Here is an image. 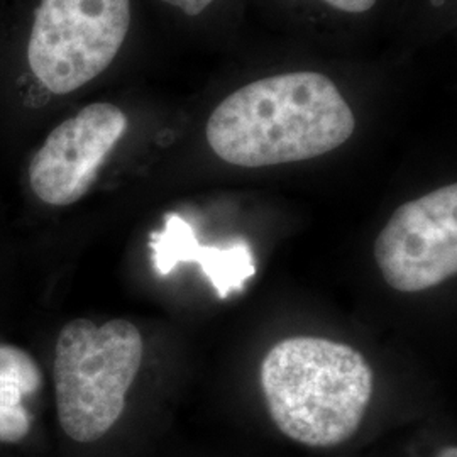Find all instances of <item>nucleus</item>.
<instances>
[{
	"instance_id": "7",
	"label": "nucleus",
	"mask_w": 457,
	"mask_h": 457,
	"mask_svg": "<svg viewBox=\"0 0 457 457\" xmlns=\"http://www.w3.org/2000/svg\"><path fill=\"white\" fill-rule=\"evenodd\" d=\"M153 262L160 275H168L179 262H196L220 298L241 292L254 277V262L245 243L200 247L192 228L175 213L168 215L164 230L153 234Z\"/></svg>"
},
{
	"instance_id": "9",
	"label": "nucleus",
	"mask_w": 457,
	"mask_h": 457,
	"mask_svg": "<svg viewBox=\"0 0 457 457\" xmlns=\"http://www.w3.org/2000/svg\"><path fill=\"white\" fill-rule=\"evenodd\" d=\"M22 396L16 388L0 385V442L22 441L31 428Z\"/></svg>"
},
{
	"instance_id": "10",
	"label": "nucleus",
	"mask_w": 457,
	"mask_h": 457,
	"mask_svg": "<svg viewBox=\"0 0 457 457\" xmlns=\"http://www.w3.org/2000/svg\"><path fill=\"white\" fill-rule=\"evenodd\" d=\"M327 5L349 12V14H361V12H368L370 9L375 7L376 0H322Z\"/></svg>"
},
{
	"instance_id": "8",
	"label": "nucleus",
	"mask_w": 457,
	"mask_h": 457,
	"mask_svg": "<svg viewBox=\"0 0 457 457\" xmlns=\"http://www.w3.org/2000/svg\"><path fill=\"white\" fill-rule=\"evenodd\" d=\"M41 373L36 361L16 345H0V385L12 386L22 395L37 392Z\"/></svg>"
},
{
	"instance_id": "3",
	"label": "nucleus",
	"mask_w": 457,
	"mask_h": 457,
	"mask_svg": "<svg viewBox=\"0 0 457 457\" xmlns=\"http://www.w3.org/2000/svg\"><path fill=\"white\" fill-rule=\"evenodd\" d=\"M143 351L139 328L124 319L102 326L77 319L62 328L53 376L58 419L70 439L90 444L114 427L126 409Z\"/></svg>"
},
{
	"instance_id": "6",
	"label": "nucleus",
	"mask_w": 457,
	"mask_h": 457,
	"mask_svg": "<svg viewBox=\"0 0 457 457\" xmlns=\"http://www.w3.org/2000/svg\"><path fill=\"white\" fill-rule=\"evenodd\" d=\"M128 131V117L112 104H92L53 129L29 164L34 194L48 205L79 202Z\"/></svg>"
},
{
	"instance_id": "11",
	"label": "nucleus",
	"mask_w": 457,
	"mask_h": 457,
	"mask_svg": "<svg viewBox=\"0 0 457 457\" xmlns=\"http://www.w3.org/2000/svg\"><path fill=\"white\" fill-rule=\"evenodd\" d=\"M168 5H173L183 11L187 16H200L209 5H212L215 0H162Z\"/></svg>"
},
{
	"instance_id": "1",
	"label": "nucleus",
	"mask_w": 457,
	"mask_h": 457,
	"mask_svg": "<svg viewBox=\"0 0 457 457\" xmlns=\"http://www.w3.org/2000/svg\"><path fill=\"white\" fill-rule=\"evenodd\" d=\"M356 117L326 75L295 71L247 83L207 120V143L228 164L262 168L327 154L354 134Z\"/></svg>"
},
{
	"instance_id": "5",
	"label": "nucleus",
	"mask_w": 457,
	"mask_h": 457,
	"mask_svg": "<svg viewBox=\"0 0 457 457\" xmlns=\"http://www.w3.org/2000/svg\"><path fill=\"white\" fill-rule=\"evenodd\" d=\"M373 254L383 279L402 294L456 277V183L400 205L378 234Z\"/></svg>"
},
{
	"instance_id": "2",
	"label": "nucleus",
	"mask_w": 457,
	"mask_h": 457,
	"mask_svg": "<svg viewBox=\"0 0 457 457\" xmlns=\"http://www.w3.org/2000/svg\"><path fill=\"white\" fill-rule=\"evenodd\" d=\"M260 378L278 430L317 449L356 436L375 390L373 368L358 349L313 336L275 344Z\"/></svg>"
},
{
	"instance_id": "4",
	"label": "nucleus",
	"mask_w": 457,
	"mask_h": 457,
	"mask_svg": "<svg viewBox=\"0 0 457 457\" xmlns=\"http://www.w3.org/2000/svg\"><path fill=\"white\" fill-rule=\"evenodd\" d=\"M131 26L129 0H41L28 45L34 77L65 96L114 62Z\"/></svg>"
},
{
	"instance_id": "12",
	"label": "nucleus",
	"mask_w": 457,
	"mask_h": 457,
	"mask_svg": "<svg viewBox=\"0 0 457 457\" xmlns=\"http://www.w3.org/2000/svg\"><path fill=\"white\" fill-rule=\"evenodd\" d=\"M436 457H457V449L454 445H447L439 451V454Z\"/></svg>"
}]
</instances>
